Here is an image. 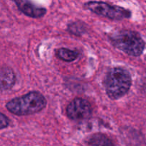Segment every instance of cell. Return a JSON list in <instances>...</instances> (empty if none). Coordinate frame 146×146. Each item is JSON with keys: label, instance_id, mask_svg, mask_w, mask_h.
Returning a JSON list of instances; mask_svg holds the SVG:
<instances>
[{"label": "cell", "instance_id": "ba28073f", "mask_svg": "<svg viewBox=\"0 0 146 146\" xmlns=\"http://www.w3.org/2000/svg\"><path fill=\"white\" fill-rule=\"evenodd\" d=\"M88 146H114L111 138L103 133H96L91 135L88 140Z\"/></svg>", "mask_w": 146, "mask_h": 146}, {"label": "cell", "instance_id": "30bf717a", "mask_svg": "<svg viewBox=\"0 0 146 146\" xmlns=\"http://www.w3.org/2000/svg\"><path fill=\"white\" fill-rule=\"evenodd\" d=\"M68 30L72 34L75 35H80L84 31V25L80 22H75L69 24L68 27Z\"/></svg>", "mask_w": 146, "mask_h": 146}, {"label": "cell", "instance_id": "8992f818", "mask_svg": "<svg viewBox=\"0 0 146 146\" xmlns=\"http://www.w3.org/2000/svg\"><path fill=\"white\" fill-rule=\"evenodd\" d=\"M20 11L25 15L33 18H40L45 15V8L38 7L30 0H14Z\"/></svg>", "mask_w": 146, "mask_h": 146}, {"label": "cell", "instance_id": "52a82bcc", "mask_svg": "<svg viewBox=\"0 0 146 146\" xmlns=\"http://www.w3.org/2000/svg\"><path fill=\"white\" fill-rule=\"evenodd\" d=\"M16 76L12 69L8 67L0 68V90L7 91L15 84Z\"/></svg>", "mask_w": 146, "mask_h": 146}, {"label": "cell", "instance_id": "5b68a950", "mask_svg": "<svg viewBox=\"0 0 146 146\" xmlns=\"http://www.w3.org/2000/svg\"><path fill=\"white\" fill-rule=\"evenodd\" d=\"M92 108L90 103L86 99L76 98L73 100L66 108L67 116L73 121H81L90 118Z\"/></svg>", "mask_w": 146, "mask_h": 146}, {"label": "cell", "instance_id": "277c9868", "mask_svg": "<svg viewBox=\"0 0 146 146\" xmlns=\"http://www.w3.org/2000/svg\"><path fill=\"white\" fill-rule=\"evenodd\" d=\"M84 7L92 12L113 20H122L131 17V12L128 9L111 5L104 1H91L86 3Z\"/></svg>", "mask_w": 146, "mask_h": 146}, {"label": "cell", "instance_id": "8fae6325", "mask_svg": "<svg viewBox=\"0 0 146 146\" xmlns=\"http://www.w3.org/2000/svg\"><path fill=\"white\" fill-rule=\"evenodd\" d=\"M9 118L5 115L0 113V130L7 128L9 126Z\"/></svg>", "mask_w": 146, "mask_h": 146}, {"label": "cell", "instance_id": "9c48e42d", "mask_svg": "<svg viewBox=\"0 0 146 146\" xmlns=\"http://www.w3.org/2000/svg\"><path fill=\"white\" fill-rule=\"evenodd\" d=\"M57 57L61 60L66 62H71L78 57V52L74 50L68 49L66 48H58L56 51Z\"/></svg>", "mask_w": 146, "mask_h": 146}, {"label": "cell", "instance_id": "6da1fadb", "mask_svg": "<svg viewBox=\"0 0 146 146\" xmlns=\"http://www.w3.org/2000/svg\"><path fill=\"white\" fill-rule=\"evenodd\" d=\"M46 99L38 91H31L22 96L11 100L6 105L7 110L17 115H27L42 111L46 106Z\"/></svg>", "mask_w": 146, "mask_h": 146}, {"label": "cell", "instance_id": "7c38bea8", "mask_svg": "<svg viewBox=\"0 0 146 146\" xmlns=\"http://www.w3.org/2000/svg\"><path fill=\"white\" fill-rule=\"evenodd\" d=\"M145 91H146V85H145Z\"/></svg>", "mask_w": 146, "mask_h": 146}, {"label": "cell", "instance_id": "7a4b0ae2", "mask_svg": "<svg viewBox=\"0 0 146 146\" xmlns=\"http://www.w3.org/2000/svg\"><path fill=\"white\" fill-rule=\"evenodd\" d=\"M131 83V74L126 69L112 68L107 74L104 82L107 95L113 100L121 98L128 92Z\"/></svg>", "mask_w": 146, "mask_h": 146}, {"label": "cell", "instance_id": "3957f363", "mask_svg": "<svg viewBox=\"0 0 146 146\" xmlns=\"http://www.w3.org/2000/svg\"><path fill=\"white\" fill-rule=\"evenodd\" d=\"M110 38L115 48L132 56H140L145 48V42L142 37L134 31H120L112 34Z\"/></svg>", "mask_w": 146, "mask_h": 146}]
</instances>
